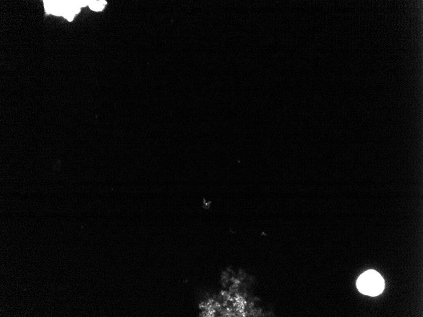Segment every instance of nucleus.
Segmentation results:
<instances>
[{"label":"nucleus","mask_w":423,"mask_h":317,"mask_svg":"<svg viewBox=\"0 0 423 317\" xmlns=\"http://www.w3.org/2000/svg\"><path fill=\"white\" fill-rule=\"evenodd\" d=\"M107 4V2L105 1H95L92 2L90 4V8L96 12L102 11L104 9L105 5Z\"/></svg>","instance_id":"obj_2"},{"label":"nucleus","mask_w":423,"mask_h":317,"mask_svg":"<svg viewBox=\"0 0 423 317\" xmlns=\"http://www.w3.org/2000/svg\"><path fill=\"white\" fill-rule=\"evenodd\" d=\"M359 291L365 295L376 296L380 294L385 288L384 279L378 272L370 270L359 277L357 281Z\"/></svg>","instance_id":"obj_1"}]
</instances>
